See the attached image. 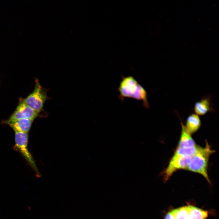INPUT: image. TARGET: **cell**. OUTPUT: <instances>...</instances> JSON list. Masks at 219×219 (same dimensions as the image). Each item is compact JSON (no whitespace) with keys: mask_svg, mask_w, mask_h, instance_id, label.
Masks as SVG:
<instances>
[{"mask_svg":"<svg viewBox=\"0 0 219 219\" xmlns=\"http://www.w3.org/2000/svg\"><path fill=\"white\" fill-rule=\"evenodd\" d=\"M175 112L181 120V134L177 148H188L195 146L196 144L194 140L182 122L179 114L176 111Z\"/></svg>","mask_w":219,"mask_h":219,"instance_id":"ba28073f","label":"cell"},{"mask_svg":"<svg viewBox=\"0 0 219 219\" xmlns=\"http://www.w3.org/2000/svg\"><path fill=\"white\" fill-rule=\"evenodd\" d=\"M189 219H206L208 216L207 211L192 205L186 206Z\"/></svg>","mask_w":219,"mask_h":219,"instance_id":"8fae6325","label":"cell"},{"mask_svg":"<svg viewBox=\"0 0 219 219\" xmlns=\"http://www.w3.org/2000/svg\"><path fill=\"white\" fill-rule=\"evenodd\" d=\"M212 98L210 96H205L194 104L193 111L198 116H203L208 113H214L215 110L213 108Z\"/></svg>","mask_w":219,"mask_h":219,"instance_id":"52a82bcc","label":"cell"},{"mask_svg":"<svg viewBox=\"0 0 219 219\" xmlns=\"http://www.w3.org/2000/svg\"><path fill=\"white\" fill-rule=\"evenodd\" d=\"M201 125L200 117L195 113L190 114L187 117L185 126L191 134L197 131L200 128Z\"/></svg>","mask_w":219,"mask_h":219,"instance_id":"30bf717a","label":"cell"},{"mask_svg":"<svg viewBox=\"0 0 219 219\" xmlns=\"http://www.w3.org/2000/svg\"><path fill=\"white\" fill-rule=\"evenodd\" d=\"M33 120L23 119L18 120L7 123L15 132L28 133Z\"/></svg>","mask_w":219,"mask_h":219,"instance_id":"9c48e42d","label":"cell"},{"mask_svg":"<svg viewBox=\"0 0 219 219\" xmlns=\"http://www.w3.org/2000/svg\"><path fill=\"white\" fill-rule=\"evenodd\" d=\"M38 113L26 105L23 101H20L13 113L4 123H7L18 120L23 119L34 120L38 116Z\"/></svg>","mask_w":219,"mask_h":219,"instance_id":"5b68a950","label":"cell"},{"mask_svg":"<svg viewBox=\"0 0 219 219\" xmlns=\"http://www.w3.org/2000/svg\"><path fill=\"white\" fill-rule=\"evenodd\" d=\"M201 147L196 145L190 148H178L176 150L174 154L182 156H189L192 157L199 150Z\"/></svg>","mask_w":219,"mask_h":219,"instance_id":"4fadbf2b","label":"cell"},{"mask_svg":"<svg viewBox=\"0 0 219 219\" xmlns=\"http://www.w3.org/2000/svg\"><path fill=\"white\" fill-rule=\"evenodd\" d=\"M15 140L14 150L21 154L37 174L39 175L36 165L28 149V133L15 132Z\"/></svg>","mask_w":219,"mask_h":219,"instance_id":"3957f363","label":"cell"},{"mask_svg":"<svg viewBox=\"0 0 219 219\" xmlns=\"http://www.w3.org/2000/svg\"><path fill=\"white\" fill-rule=\"evenodd\" d=\"M171 211L175 219H189L186 206L172 210Z\"/></svg>","mask_w":219,"mask_h":219,"instance_id":"5bb4252c","label":"cell"},{"mask_svg":"<svg viewBox=\"0 0 219 219\" xmlns=\"http://www.w3.org/2000/svg\"><path fill=\"white\" fill-rule=\"evenodd\" d=\"M192 157L174 154L168 165L162 173L164 182L168 180L176 171L180 169H186L191 161Z\"/></svg>","mask_w":219,"mask_h":219,"instance_id":"277c9868","label":"cell"},{"mask_svg":"<svg viewBox=\"0 0 219 219\" xmlns=\"http://www.w3.org/2000/svg\"><path fill=\"white\" fill-rule=\"evenodd\" d=\"M48 99L47 90L36 79L33 91L22 100L26 105L39 113L43 110L44 103Z\"/></svg>","mask_w":219,"mask_h":219,"instance_id":"7a4b0ae2","label":"cell"},{"mask_svg":"<svg viewBox=\"0 0 219 219\" xmlns=\"http://www.w3.org/2000/svg\"><path fill=\"white\" fill-rule=\"evenodd\" d=\"M138 84L133 77L123 76L118 87L120 98L122 100L124 98H131Z\"/></svg>","mask_w":219,"mask_h":219,"instance_id":"8992f818","label":"cell"},{"mask_svg":"<svg viewBox=\"0 0 219 219\" xmlns=\"http://www.w3.org/2000/svg\"><path fill=\"white\" fill-rule=\"evenodd\" d=\"M204 148L201 147L198 151L192 157L190 162L186 170L198 173L202 175L208 182L210 183L207 173V166L210 156L215 152L206 141Z\"/></svg>","mask_w":219,"mask_h":219,"instance_id":"6da1fadb","label":"cell"},{"mask_svg":"<svg viewBox=\"0 0 219 219\" xmlns=\"http://www.w3.org/2000/svg\"><path fill=\"white\" fill-rule=\"evenodd\" d=\"M164 219H175L173 214L171 211L167 213Z\"/></svg>","mask_w":219,"mask_h":219,"instance_id":"9a60e30c","label":"cell"},{"mask_svg":"<svg viewBox=\"0 0 219 219\" xmlns=\"http://www.w3.org/2000/svg\"><path fill=\"white\" fill-rule=\"evenodd\" d=\"M147 97V93L145 90L139 84L135 92L131 98L138 100H142L144 106L147 108H148L149 107V105Z\"/></svg>","mask_w":219,"mask_h":219,"instance_id":"7c38bea8","label":"cell"}]
</instances>
